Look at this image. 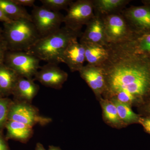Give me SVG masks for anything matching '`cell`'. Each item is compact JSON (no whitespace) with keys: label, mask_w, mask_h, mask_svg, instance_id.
I'll return each instance as SVG.
<instances>
[{"label":"cell","mask_w":150,"mask_h":150,"mask_svg":"<svg viewBox=\"0 0 150 150\" xmlns=\"http://www.w3.org/2000/svg\"><path fill=\"white\" fill-rule=\"evenodd\" d=\"M148 102L145 107V112L149 114V115H150V98L148 100Z\"/></svg>","instance_id":"30"},{"label":"cell","mask_w":150,"mask_h":150,"mask_svg":"<svg viewBox=\"0 0 150 150\" xmlns=\"http://www.w3.org/2000/svg\"><path fill=\"white\" fill-rule=\"evenodd\" d=\"M0 150H9L5 141L0 135Z\"/></svg>","instance_id":"28"},{"label":"cell","mask_w":150,"mask_h":150,"mask_svg":"<svg viewBox=\"0 0 150 150\" xmlns=\"http://www.w3.org/2000/svg\"><path fill=\"white\" fill-rule=\"evenodd\" d=\"M121 13L133 32H150V4L132 6L124 9Z\"/></svg>","instance_id":"8"},{"label":"cell","mask_w":150,"mask_h":150,"mask_svg":"<svg viewBox=\"0 0 150 150\" xmlns=\"http://www.w3.org/2000/svg\"><path fill=\"white\" fill-rule=\"evenodd\" d=\"M19 76L4 64L0 66V96L12 94Z\"/></svg>","instance_id":"17"},{"label":"cell","mask_w":150,"mask_h":150,"mask_svg":"<svg viewBox=\"0 0 150 150\" xmlns=\"http://www.w3.org/2000/svg\"><path fill=\"white\" fill-rule=\"evenodd\" d=\"M11 21H12L10 20L6 16L1 9L0 8V21L4 23L9 22Z\"/></svg>","instance_id":"29"},{"label":"cell","mask_w":150,"mask_h":150,"mask_svg":"<svg viewBox=\"0 0 150 150\" xmlns=\"http://www.w3.org/2000/svg\"><path fill=\"white\" fill-rule=\"evenodd\" d=\"M110 100L115 105L118 116L124 126L139 123V120L141 116L132 110L131 106L119 102L115 100L111 99Z\"/></svg>","instance_id":"22"},{"label":"cell","mask_w":150,"mask_h":150,"mask_svg":"<svg viewBox=\"0 0 150 150\" xmlns=\"http://www.w3.org/2000/svg\"><path fill=\"white\" fill-rule=\"evenodd\" d=\"M13 1L21 6H33L35 5V0H13Z\"/></svg>","instance_id":"27"},{"label":"cell","mask_w":150,"mask_h":150,"mask_svg":"<svg viewBox=\"0 0 150 150\" xmlns=\"http://www.w3.org/2000/svg\"><path fill=\"white\" fill-rule=\"evenodd\" d=\"M80 43L84 48L86 61L88 64L100 67L107 60L108 52L106 46L96 43Z\"/></svg>","instance_id":"16"},{"label":"cell","mask_w":150,"mask_h":150,"mask_svg":"<svg viewBox=\"0 0 150 150\" xmlns=\"http://www.w3.org/2000/svg\"><path fill=\"white\" fill-rule=\"evenodd\" d=\"M33 23L40 37L53 33L61 28L64 16L41 6L34 5L31 11Z\"/></svg>","instance_id":"6"},{"label":"cell","mask_w":150,"mask_h":150,"mask_svg":"<svg viewBox=\"0 0 150 150\" xmlns=\"http://www.w3.org/2000/svg\"><path fill=\"white\" fill-rule=\"evenodd\" d=\"M106 47L108 58L100 67L105 78V98L124 93L132 96L135 103L149 99L150 57L136 51L128 38Z\"/></svg>","instance_id":"1"},{"label":"cell","mask_w":150,"mask_h":150,"mask_svg":"<svg viewBox=\"0 0 150 150\" xmlns=\"http://www.w3.org/2000/svg\"><path fill=\"white\" fill-rule=\"evenodd\" d=\"M3 24V37L8 51H27L40 38L30 21H12Z\"/></svg>","instance_id":"3"},{"label":"cell","mask_w":150,"mask_h":150,"mask_svg":"<svg viewBox=\"0 0 150 150\" xmlns=\"http://www.w3.org/2000/svg\"><path fill=\"white\" fill-rule=\"evenodd\" d=\"M8 98L0 96V130L6 126L8 121L10 108L12 102Z\"/></svg>","instance_id":"24"},{"label":"cell","mask_w":150,"mask_h":150,"mask_svg":"<svg viewBox=\"0 0 150 150\" xmlns=\"http://www.w3.org/2000/svg\"><path fill=\"white\" fill-rule=\"evenodd\" d=\"M40 60L26 51H8L4 64L19 76L33 79L40 68Z\"/></svg>","instance_id":"4"},{"label":"cell","mask_w":150,"mask_h":150,"mask_svg":"<svg viewBox=\"0 0 150 150\" xmlns=\"http://www.w3.org/2000/svg\"><path fill=\"white\" fill-rule=\"evenodd\" d=\"M35 150H46L45 149V148L43 146V145L41 144L40 143H37L36 144V149Z\"/></svg>","instance_id":"31"},{"label":"cell","mask_w":150,"mask_h":150,"mask_svg":"<svg viewBox=\"0 0 150 150\" xmlns=\"http://www.w3.org/2000/svg\"><path fill=\"white\" fill-rule=\"evenodd\" d=\"M64 16V26L78 32L94 17L92 0H78L73 1Z\"/></svg>","instance_id":"5"},{"label":"cell","mask_w":150,"mask_h":150,"mask_svg":"<svg viewBox=\"0 0 150 150\" xmlns=\"http://www.w3.org/2000/svg\"><path fill=\"white\" fill-rule=\"evenodd\" d=\"M50 120L40 116L35 108L26 103H12L9 111L8 121H16L32 127L37 123H48Z\"/></svg>","instance_id":"9"},{"label":"cell","mask_w":150,"mask_h":150,"mask_svg":"<svg viewBox=\"0 0 150 150\" xmlns=\"http://www.w3.org/2000/svg\"><path fill=\"white\" fill-rule=\"evenodd\" d=\"M5 126L8 139L24 142L29 139L33 133L32 126L16 121H8Z\"/></svg>","instance_id":"19"},{"label":"cell","mask_w":150,"mask_h":150,"mask_svg":"<svg viewBox=\"0 0 150 150\" xmlns=\"http://www.w3.org/2000/svg\"><path fill=\"white\" fill-rule=\"evenodd\" d=\"M131 1L129 0H92L95 15L103 17L121 13Z\"/></svg>","instance_id":"15"},{"label":"cell","mask_w":150,"mask_h":150,"mask_svg":"<svg viewBox=\"0 0 150 150\" xmlns=\"http://www.w3.org/2000/svg\"><path fill=\"white\" fill-rule=\"evenodd\" d=\"M68 74L58 67L57 64L47 63L35 74L33 80L38 81L43 85L59 89L67 81Z\"/></svg>","instance_id":"10"},{"label":"cell","mask_w":150,"mask_h":150,"mask_svg":"<svg viewBox=\"0 0 150 150\" xmlns=\"http://www.w3.org/2000/svg\"><path fill=\"white\" fill-rule=\"evenodd\" d=\"M100 18L103 21L108 43L120 42L131 35L132 31L121 13Z\"/></svg>","instance_id":"7"},{"label":"cell","mask_w":150,"mask_h":150,"mask_svg":"<svg viewBox=\"0 0 150 150\" xmlns=\"http://www.w3.org/2000/svg\"><path fill=\"white\" fill-rule=\"evenodd\" d=\"M80 43H91L106 46L107 44L102 18L95 16L86 25L80 37Z\"/></svg>","instance_id":"13"},{"label":"cell","mask_w":150,"mask_h":150,"mask_svg":"<svg viewBox=\"0 0 150 150\" xmlns=\"http://www.w3.org/2000/svg\"><path fill=\"white\" fill-rule=\"evenodd\" d=\"M8 51L7 45L4 39L0 40V66L4 64L6 54Z\"/></svg>","instance_id":"25"},{"label":"cell","mask_w":150,"mask_h":150,"mask_svg":"<svg viewBox=\"0 0 150 150\" xmlns=\"http://www.w3.org/2000/svg\"><path fill=\"white\" fill-rule=\"evenodd\" d=\"M139 123L142 125L145 131L150 134V115L146 117H140Z\"/></svg>","instance_id":"26"},{"label":"cell","mask_w":150,"mask_h":150,"mask_svg":"<svg viewBox=\"0 0 150 150\" xmlns=\"http://www.w3.org/2000/svg\"><path fill=\"white\" fill-rule=\"evenodd\" d=\"M79 72L97 97L101 98L105 88V78L102 68L87 64Z\"/></svg>","instance_id":"12"},{"label":"cell","mask_w":150,"mask_h":150,"mask_svg":"<svg viewBox=\"0 0 150 150\" xmlns=\"http://www.w3.org/2000/svg\"><path fill=\"white\" fill-rule=\"evenodd\" d=\"M85 61L84 48L78 39L70 42L60 58V63L66 64L72 72H79L84 66Z\"/></svg>","instance_id":"11"},{"label":"cell","mask_w":150,"mask_h":150,"mask_svg":"<svg viewBox=\"0 0 150 150\" xmlns=\"http://www.w3.org/2000/svg\"><path fill=\"white\" fill-rule=\"evenodd\" d=\"M40 2L46 8L59 12L62 10H67L69 6L73 1L72 0H40Z\"/></svg>","instance_id":"23"},{"label":"cell","mask_w":150,"mask_h":150,"mask_svg":"<svg viewBox=\"0 0 150 150\" xmlns=\"http://www.w3.org/2000/svg\"><path fill=\"white\" fill-rule=\"evenodd\" d=\"M39 87L33 79L19 76L12 94L17 99L21 102H30L36 96Z\"/></svg>","instance_id":"14"},{"label":"cell","mask_w":150,"mask_h":150,"mask_svg":"<svg viewBox=\"0 0 150 150\" xmlns=\"http://www.w3.org/2000/svg\"><path fill=\"white\" fill-rule=\"evenodd\" d=\"M128 39L138 53L150 57V32L138 33L132 31Z\"/></svg>","instance_id":"21"},{"label":"cell","mask_w":150,"mask_h":150,"mask_svg":"<svg viewBox=\"0 0 150 150\" xmlns=\"http://www.w3.org/2000/svg\"><path fill=\"white\" fill-rule=\"evenodd\" d=\"M103 118L107 123L116 128L124 126L118 116L115 105L110 100L102 98L100 99Z\"/></svg>","instance_id":"20"},{"label":"cell","mask_w":150,"mask_h":150,"mask_svg":"<svg viewBox=\"0 0 150 150\" xmlns=\"http://www.w3.org/2000/svg\"><path fill=\"white\" fill-rule=\"evenodd\" d=\"M0 8L11 21L27 20L32 22L31 14L23 7L17 4L13 0H0Z\"/></svg>","instance_id":"18"},{"label":"cell","mask_w":150,"mask_h":150,"mask_svg":"<svg viewBox=\"0 0 150 150\" xmlns=\"http://www.w3.org/2000/svg\"><path fill=\"white\" fill-rule=\"evenodd\" d=\"M82 34V32L74 31L65 26L61 27L53 33L40 38L26 52L40 61L58 64L65 48Z\"/></svg>","instance_id":"2"},{"label":"cell","mask_w":150,"mask_h":150,"mask_svg":"<svg viewBox=\"0 0 150 150\" xmlns=\"http://www.w3.org/2000/svg\"><path fill=\"white\" fill-rule=\"evenodd\" d=\"M48 150H62L60 148L54 146H49Z\"/></svg>","instance_id":"32"},{"label":"cell","mask_w":150,"mask_h":150,"mask_svg":"<svg viewBox=\"0 0 150 150\" xmlns=\"http://www.w3.org/2000/svg\"><path fill=\"white\" fill-rule=\"evenodd\" d=\"M3 39H4V37H3V29L0 28V40H2Z\"/></svg>","instance_id":"33"}]
</instances>
